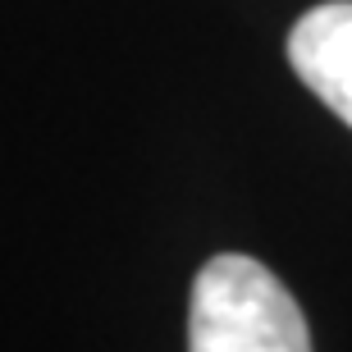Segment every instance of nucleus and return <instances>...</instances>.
Here are the masks:
<instances>
[{
    "label": "nucleus",
    "mask_w": 352,
    "mask_h": 352,
    "mask_svg": "<svg viewBox=\"0 0 352 352\" xmlns=\"http://www.w3.org/2000/svg\"><path fill=\"white\" fill-rule=\"evenodd\" d=\"M192 352H307L311 329L279 279L256 256L220 252L192 279Z\"/></svg>",
    "instance_id": "f257e3e1"
},
{
    "label": "nucleus",
    "mask_w": 352,
    "mask_h": 352,
    "mask_svg": "<svg viewBox=\"0 0 352 352\" xmlns=\"http://www.w3.org/2000/svg\"><path fill=\"white\" fill-rule=\"evenodd\" d=\"M288 65L352 129V0H325L288 32Z\"/></svg>",
    "instance_id": "f03ea898"
}]
</instances>
